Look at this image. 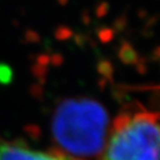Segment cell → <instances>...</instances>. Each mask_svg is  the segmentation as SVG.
I'll return each instance as SVG.
<instances>
[{"label":"cell","mask_w":160,"mask_h":160,"mask_svg":"<svg viewBox=\"0 0 160 160\" xmlns=\"http://www.w3.org/2000/svg\"><path fill=\"white\" fill-rule=\"evenodd\" d=\"M51 133L58 151L69 157L77 160L98 158L108 138V113L92 98L64 100L53 113Z\"/></svg>","instance_id":"obj_1"},{"label":"cell","mask_w":160,"mask_h":160,"mask_svg":"<svg viewBox=\"0 0 160 160\" xmlns=\"http://www.w3.org/2000/svg\"><path fill=\"white\" fill-rule=\"evenodd\" d=\"M100 160H159V116L139 106L121 113L109 128Z\"/></svg>","instance_id":"obj_2"},{"label":"cell","mask_w":160,"mask_h":160,"mask_svg":"<svg viewBox=\"0 0 160 160\" xmlns=\"http://www.w3.org/2000/svg\"><path fill=\"white\" fill-rule=\"evenodd\" d=\"M0 160H77L58 149L42 151L17 140L0 137Z\"/></svg>","instance_id":"obj_3"},{"label":"cell","mask_w":160,"mask_h":160,"mask_svg":"<svg viewBox=\"0 0 160 160\" xmlns=\"http://www.w3.org/2000/svg\"><path fill=\"white\" fill-rule=\"evenodd\" d=\"M119 57L120 59L126 64H133L137 62L138 53L134 50V48L126 40L121 42L120 50H119Z\"/></svg>","instance_id":"obj_4"},{"label":"cell","mask_w":160,"mask_h":160,"mask_svg":"<svg viewBox=\"0 0 160 160\" xmlns=\"http://www.w3.org/2000/svg\"><path fill=\"white\" fill-rule=\"evenodd\" d=\"M97 37H98V39L101 40V43L107 44V43L114 39L115 32L112 28H100L97 30Z\"/></svg>","instance_id":"obj_5"},{"label":"cell","mask_w":160,"mask_h":160,"mask_svg":"<svg viewBox=\"0 0 160 160\" xmlns=\"http://www.w3.org/2000/svg\"><path fill=\"white\" fill-rule=\"evenodd\" d=\"M72 36H74L72 30L68 28L67 25H59L57 29L55 30V37L58 40H67Z\"/></svg>","instance_id":"obj_6"},{"label":"cell","mask_w":160,"mask_h":160,"mask_svg":"<svg viewBox=\"0 0 160 160\" xmlns=\"http://www.w3.org/2000/svg\"><path fill=\"white\" fill-rule=\"evenodd\" d=\"M127 25H128V18L126 14H121L120 17L115 19L114 24H113V30L115 33H120L122 31H125Z\"/></svg>","instance_id":"obj_7"},{"label":"cell","mask_w":160,"mask_h":160,"mask_svg":"<svg viewBox=\"0 0 160 160\" xmlns=\"http://www.w3.org/2000/svg\"><path fill=\"white\" fill-rule=\"evenodd\" d=\"M12 77V71L8 65L6 64H0V82L7 83L10 82Z\"/></svg>","instance_id":"obj_8"},{"label":"cell","mask_w":160,"mask_h":160,"mask_svg":"<svg viewBox=\"0 0 160 160\" xmlns=\"http://www.w3.org/2000/svg\"><path fill=\"white\" fill-rule=\"evenodd\" d=\"M109 12V4L107 1H102L97 5L96 10H95V14L97 18H103L108 14Z\"/></svg>","instance_id":"obj_9"},{"label":"cell","mask_w":160,"mask_h":160,"mask_svg":"<svg viewBox=\"0 0 160 160\" xmlns=\"http://www.w3.org/2000/svg\"><path fill=\"white\" fill-rule=\"evenodd\" d=\"M98 71L104 75V76L110 77L112 76V65H110L108 61H102L101 63L98 64Z\"/></svg>","instance_id":"obj_10"},{"label":"cell","mask_w":160,"mask_h":160,"mask_svg":"<svg viewBox=\"0 0 160 160\" xmlns=\"http://www.w3.org/2000/svg\"><path fill=\"white\" fill-rule=\"evenodd\" d=\"M25 38H26V40L28 42H30V43H38L40 40V37L39 34H38V32H36L34 30H26V32H25Z\"/></svg>","instance_id":"obj_11"},{"label":"cell","mask_w":160,"mask_h":160,"mask_svg":"<svg viewBox=\"0 0 160 160\" xmlns=\"http://www.w3.org/2000/svg\"><path fill=\"white\" fill-rule=\"evenodd\" d=\"M74 38H75V42H76L77 45H80V46L84 45V43H86V37H84V34L76 33L74 36Z\"/></svg>","instance_id":"obj_12"},{"label":"cell","mask_w":160,"mask_h":160,"mask_svg":"<svg viewBox=\"0 0 160 160\" xmlns=\"http://www.w3.org/2000/svg\"><path fill=\"white\" fill-rule=\"evenodd\" d=\"M62 61H63V57L61 56V55H58V53H56V55H53L52 56V63L53 64H61L62 63Z\"/></svg>","instance_id":"obj_13"},{"label":"cell","mask_w":160,"mask_h":160,"mask_svg":"<svg viewBox=\"0 0 160 160\" xmlns=\"http://www.w3.org/2000/svg\"><path fill=\"white\" fill-rule=\"evenodd\" d=\"M82 20H83V23L88 25V24L90 23V18H89V14H88V12L86 13H83V16H82Z\"/></svg>","instance_id":"obj_14"},{"label":"cell","mask_w":160,"mask_h":160,"mask_svg":"<svg viewBox=\"0 0 160 160\" xmlns=\"http://www.w3.org/2000/svg\"><path fill=\"white\" fill-rule=\"evenodd\" d=\"M57 1H58V4H59L61 6H65L67 4H68L69 0H57Z\"/></svg>","instance_id":"obj_15"}]
</instances>
